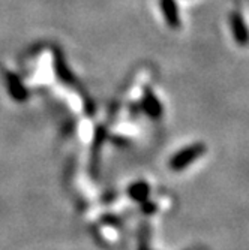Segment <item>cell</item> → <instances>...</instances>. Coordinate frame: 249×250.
Segmentation results:
<instances>
[{
	"mask_svg": "<svg viewBox=\"0 0 249 250\" xmlns=\"http://www.w3.org/2000/svg\"><path fill=\"white\" fill-rule=\"evenodd\" d=\"M129 196L135 201H144L147 196H149V185L144 183V181H138V183H135L129 188Z\"/></svg>",
	"mask_w": 249,
	"mask_h": 250,
	"instance_id": "obj_7",
	"label": "cell"
},
{
	"mask_svg": "<svg viewBox=\"0 0 249 250\" xmlns=\"http://www.w3.org/2000/svg\"><path fill=\"white\" fill-rule=\"evenodd\" d=\"M159 8L162 12V17L167 24L171 29H179L182 26V20H180V11L176 3V0H159Z\"/></svg>",
	"mask_w": 249,
	"mask_h": 250,
	"instance_id": "obj_3",
	"label": "cell"
},
{
	"mask_svg": "<svg viewBox=\"0 0 249 250\" xmlns=\"http://www.w3.org/2000/svg\"><path fill=\"white\" fill-rule=\"evenodd\" d=\"M206 151V146L204 144H192L188 146L185 148H182L180 151H177L170 161V167L173 171H182L186 167L192 165L200 156H203Z\"/></svg>",
	"mask_w": 249,
	"mask_h": 250,
	"instance_id": "obj_1",
	"label": "cell"
},
{
	"mask_svg": "<svg viewBox=\"0 0 249 250\" xmlns=\"http://www.w3.org/2000/svg\"><path fill=\"white\" fill-rule=\"evenodd\" d=\"M5 80H6V87H8V93L12 96L14 101L17 102H26L29 99V92L27 88L23 84V81L12 72H6L5 74Z\"/></svg>",
	"mask_w": 249,
	"mask_h": 250,
	"instance_id": "obj_2",
	"label": "cell"
},
{
	"mask_svg": "<svg viewBox=\"0 0 249 250\" xmlns=\"http://www.w3.org/2000/svg\"><path fill=\"white\" fill-rule=\"evenodd\" d=\"M53 64H54V71H56V77H59L62 81L65 83H71L74 80V75L69 69V66L66 64L65 57L60 51V48H54L53 50Z\"/></svg>",
	"mask_w": 249,
	"mask_h": 250,
	"instance_id": "obj_6",
	"label": "cell"
},
{
	"mask_svg": "<svg viewBox=\"0 0 249 250\" xmlns=\"http://www.w3.org/2000/svg\"><path fill=\"white\" fill-rule=\"evenodd\" d=\"M143 108H144L146 114L149 117H152V119H158V117H161V114H162V104H161V101L158 99V96L149 88L144 90Z\"/></svg>",
	"mask_w": 249,
	"mask_h": 250,
	"instance_id": "obj_5",
	"label": "cell"
},
{
	"mask_svg": "<svg viewBox=\"0 0 249 250\" xmlns=\"http://www.w3.org/2000/svg\"><path fill=\"white\" fill-rule=\"evenodd\" d=\"M230 27H231L234 42L240 45V47H245L248 43V27L240 12H233L230 15Z\"/></svg>",
	"mask_w": 249,
	"mask_h": 250,
	"instance_id": "obj_4",
	"label": "cell"
}]
</instances>
